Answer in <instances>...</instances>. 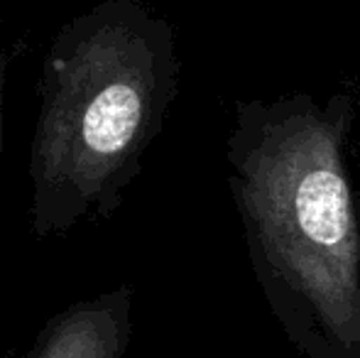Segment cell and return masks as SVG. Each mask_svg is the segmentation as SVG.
<instances>
[{
  "label": "cell",
  "instance_id": "cell-3",
  "mask_svg": "<svg viewBox=\"0 0 360 358\" xmlns=\"http://www.w3.org/2000/svg\"><path fill=\"white\" fill-rule=\"evenodd\" d=\"M125 341L128 295L108 292L54 317L30 358H120Z\"/></svg>",
  "mask_w": 360,
  "mask_h": 358
},
{
  "label": "cell",
  "instance_id": "cell-2",
  "mask_svg": "<svg viewBox=\"0 0 360 358\" xmlns=\"http://www.w3.org/2000/svg\"><path fill=\"white\" fill-rule=\"evenodd\" d=\"M292 234L309 258L321 253L343 255L351 245V204L346 181L331 162L311 160L299 172L287 206Z\"/></svg>",
  "mask_w": 360,
  "mask_h": 358
},
{
  "label": "cell",
  "instance_id": "cell-4",
  "mask_svg": "<svg viewBox=\"0 0 360 358\" xmlns=\"http://www.w3.org/2000/svg\"><path fill=\"white\" fill-rule=\"evenodd\" d=\"M3 87H5V54L0 52V128H3Z\"/></svg>",
  "mask_w": 360,
  "mask_h": 358
},
{
  "label": "cell",
  "instance_id": "cell-1",
  "mask_svg": "<svg viewBox=\"0 0 360 358\" xmlns=\"http://www.w3.org/2000/svg\"><path fill=\"white\" fill-rule=\"evenodd\" d=\"M152 89L155 54L125 0L96 5L54 37L30 158L39 238L110 214L145 140Z\"/></svg>",
  "mask_w": 360,
  "mask_h": 358
}]
</instances>
